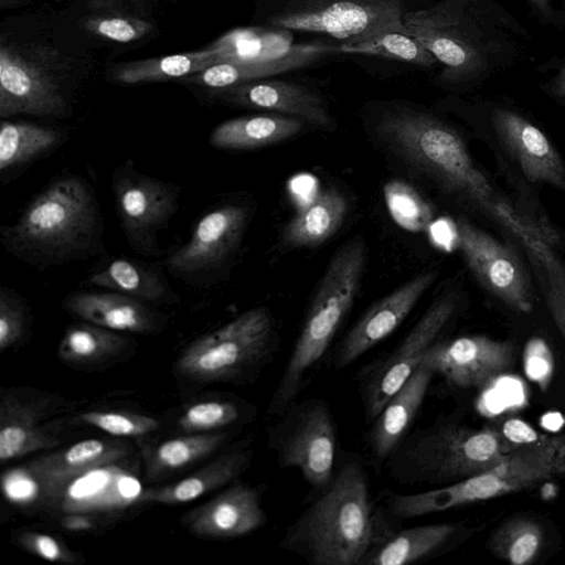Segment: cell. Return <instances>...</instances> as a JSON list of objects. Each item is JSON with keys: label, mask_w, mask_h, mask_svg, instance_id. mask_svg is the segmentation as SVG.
Here are the masks:
<instances>
[{"label": "cell", "mask_w": 565, "mask_h": 565, "mask_svg": "<svg viewBox=\"0 0 565 565\" xmlns=\"http://www.w3.org/2000/svg\"><path fill=\"white\" fill-rule=\"evenodd\" d=\"M277 349L270 311L255 307L188 345L177 361V370L195 381L243 383L257 377Z\"/></svg>", "instance_id": "7"}, {"label": "cell", "mask_w": 565, "mask_h": 565, "mask_svg": "<svg viewBox=\"0 0 565 565\" xmlns=\"http://www.w3.org/2000/svg\"><path fill=\"white\" fill-rule=\"evenodd\" d=\"M103 234L94 189L66 172L51 180L14 224L1 228V243L15 258L47 268L105 254Z\"/></svg>", "instance_id": "1"}, {"label": "cell", "mask_w": 565, "mask_h": 565, "mask_svg": "<svg viewBox=\"0 0 565 565\" xmlns=\"http://www.w3.org/2000/svg\"><path fill=\"white\" fill-rule=\"evenodd\" d=\"M62 142V132L53 128L3 120L0 127L1 174L25 167L50 153Z\"/></svg>", "instance_id": "29"}, {"label": "cell", "mask_w": 565, "mask_h": 565, "mask_svg": "<svg viewBox=\"0 0 565 565\" xmlns=\"http://www.w3.org/2000/svg\"><path fill=\"white\" fill-rule=\"evenodd\" d=\"M375 131L383 145L413 170L490 214L500 196L452 128L424 111L397 107L384 113Z\"/></svg>", "instance_id": "4"}, {"label": "cell", "mask_w": 565, "mask_h": 565, "mask_svg": "<svg viewBox=\"0 0 565 565\" xmlns=\"http://www.w3.org/2000/svg\"><path fill=\"white\" fill-rule=\"evenodd\" d=\"M495 130L529 181L565 191V164L541 129L518 116L501 113L495 118Z\"/></svg>", "instance_id": "19"}, {"label": "cell", "mask_w": 565, "mask_h": 565, "mask_svg": "<svg viewBox=\"0 0 565 565\" xmlns=\"http://www.w3.org/2000/svg\"><path fill=\"white\" fill-rule=\"evenodd\" d=\"M340 53L383 56L418 66H430L436 58L414 36L404 31H390L359 43H341Z\"/></svg>", "instance_id": "34"}, {"label": "cell", "mask_w": 565, "mask_h": 565, "mask_svg": "<svg viewBox=\"0 0 565 565\" xmlns=\"http://www.w3.org/2000/svg\"><path fill=\"white\" fill-rule=\"evenodd\" d=\"M127 339L89 322L70 326L58 345V358L70 364H92L121 352Z\"/></svg>", "instance_id": "31"}, {"label": "cell", "mask_w": 565, "mask_h": 565, "mask_svg": "<svg viewBox=\"0 0 565 565\" xmlns=\"http://www.w3.org/2000/svg\"><path fill=\"white\" fill-rule=\"evenodd\" d=\"M565 475V435L546 437L473 477L417 493H388L384 512L407 520L478 503Z\"/></svg>", "instance_id": "6"}, {"label": "cell", "mask_w": 565, "mask_h": 565, "mask_svg": "<svg viewBox=\"0 0 565 565\" xmlns=\"http://www.w3.org/2000/svg\"><path fill=\"white\" fill-rule=\"evenodd\" d=\"M267 515L258 488L235 482L224 491L192 510L182 523L195 535L210 539H233L265 525Z\"/></svg>", "instance_id": "17"}, {"label": "cell", "mask_w": 565, "mask_h": 565, "mask_svg": "<svg viewBox=\"0 0 565 565\" xmlns=\"http://www.w3.org/2000/svg\"><path fill=\"white\" fill-rule=\"evenodd\" d=\"M499 429L509 443L518 447L532 446L547 437L540 435L532 426L518 418L505 420Z\"/></svg>", "instance_id": "43"}, {"label": "cell", "mask_w": 565, "mask_h": 565, "mask_svg": "<svg viewBox=\"0 0 565 565\" xmlns=\"http://www.w3.org/2000/svg\"><path fill=\"white\" fill-rule=\"evenodd\" d=\"M286 72L288 71L285 67L278 65L216 62L184 79L188 83L218 90L252 81L269 78Z\"/></svg>", "instance_id": "35"}, {"label": "cell", "mask_w": 565, "mask_h": 565, "mask_svg": "<svg viewBox=\"0 0 565 565\" xmlns=\"http://www.w3.org/2000/svg\"><path fill=\"white\" fill-rule=\"evenodd\" d=\"M78 418L86 425L94 426L107 434L124 437H137L157 430L159 422L150 416L92 411L82 413Z\"/></svg>", "instance_id": "38"}, {"label": "cell", "mask_w": 565, "mask_h": 565, "mask_svg": "<svg viewBox=\"0 0 565 565\" xmlns=\"http://www.w3.org/2000/svg\"><path fill=\"white\" fill-rule=\"evenodd\" d=\"M384 195L392 217L402 227L418 232L429 226L433 211L412 186L392 180L386 183Z\"/></svg>", "instance_id": "36"}, {"label": "cell", "mask_w": 565, "mask_h": 565, "mask_svg": "<svg viewBox=\"0 0 565 565\" xmlns=\"http://www.w3.org/2000/svg\"><path fill=\"white\" fill-rule=\"evenodd\" d=\"M515 360L511 341L486 335L440 340L425 354L423 362L459 388H478L508 372Z\"/></svg>", "instance_id": "14"}, {"label": "cell", "mask_w": 565, "mask_h": 565, "mask_svg": "<svg viewBox=\"0 0 565 565\" xmlns=\"http://www.w3.org/2000/svg\"><path fill=\"white\" fill-rule=\"evenodd\" d=\"M19 541L25 550L51 562L71 564L76 559V556L66 546L47 534L25 532L19 537Z\"/></svg>", "instance_id": "42"}, {"label": "cell", "mask_w": 565, "mask_h": 565, "mask_svg": "<svg viewBox=\"0 0 565 565\" xmlns=\"http://www.w3.org/2000/svg\"><path fill=\"white\" fill-rule=\"evenodd\" d=\"M35 402L13 394L3 396L0 405V459L2 462L50 449L61 439L44 427V408Z\"/></svg>", "instance_id": "23"}, {"label": "cell", "mask_w": 565, "mask_h": 565, "mask_svg": "<svg viewBox=\"0 0 565 565\" xmlns=\"http://www.w3.org/2000/svg\"><path fill=\"white\" fill-rule=\"evenodd\" d=\"M402 0H291L271 17L273 28L328 34L342 43L390 31L407 32Z\"/></svg>", "instance_id": "10"}, {"label": "cell", "mask_w": 565, "mask_h": 565, "mask_svg": "<svg viewBox=\"0 0 565 565\" xmlns=\"http://www.w3.org/2000/svg\"><path fill=\"white\" fill-rule=\"evenodd\" d=\"M63 308L83 321L114 331L149 334L160 331L167 321L164 315L146 302L116 291L72 292Z\"/></svg>", "instance_id": "20"}, {"label": "cell", "mask_w": 565, "mask_h": 565, "mask_svg": "<svg viewBox=\"0 0 565 565\" xmlns=\"http://www.w3.org/2000/svg\"><path fill=\"white\" fill-rule=\"evenodd\" d=\"M348 207L342 192L326 189L286 224L281 243L289 248L315 247L324 243L341 227Z\"/></svg>", "instance_id": "28"}, {"label": "cell", "mask_w": 565, "mask_h": 565, "mask_svg": "<svg viewBox=\"0 0 565 565\" xmlns=\"http://www.w3.org/2000/svg\"><path fill=\"white\" fill-rule=\"evenodd\" d=\"M61 524L71 532L89 531L94 527L93 519L79 512H70L61 520Z\"/></svg>", "instance_id": "45"}, {"label": "cell", "mask_w": 565, "mask_h": 565, "mask_svg": "<svg viewBox=\"0 0 565 565\" xmlns=\"http://www.w3.org/2000/svg\"><path fill=\"white\" fill-rule=\"evenodd\" d=\"M434 375L430 367L420 363L371 423L367 446L374 459L387 460L404 440L423 405Z\"/></svg>", "instance_id": "22"}, {"label": "cell", "mask_w": 565, "mask_h": 565, "mask_svg": "<svg viewBox=\"0 0 565 565\" xmlns=\"http://www.w3.org/2000/svg\"><path fill=\"white\" fill-rule=\"evenodd\" d=\"M29 308L13 290L0 288V351L15 345L25 334Z\"/></svg>", "instance_id": "39"}, {"label": "cell", "mask_w": 565, "mask_h": 565, "mask_svg": "<svg viewBox=\"0 0 565 565\" xmlns=\"http://www.w3.org/2000/svg\"><path fill=\"white\" fill-rule=\"evenodd\" d=\"M544 534L539 522L519 516L502 523L491 536L493 555L511 565H526L539 555Z\"/></svg>", "instance_id": "33"}, {"label": "cell", "mask_w": 565, "mask_h": 565, "mask_svg": "<svg viewBox=\"0 0 565 565\" xmlns=\"http://www.w3.org/2000/svg\"><path fill=\"white\" fill-rule=\"evenodd\" d=\"M242 417V407L228 401H207L186 408L178 420L188 433H210L232 425Z\"/></svg>", "instance_id": "37"}, {"label": "cell", "mask_w": 565, "mask_h": 565, "mask_svg": "<svg viewBox=\"0 0 565 565\" xmlns=\"http://www.w3.org/2000/svg\"><path fill=\"white\" fill-rule=\"evenodd\" d=\"M218 96L235 106L294 117L321 129L334 124L324 98L294 82L263 78L218 89Z\"/></svg>", "instance_id": "18"}, {"label": "cell", "mask_w": 565, "mask_h": 565, "mask_svg": "<svg viewBox=\"0 0 565 565\" xmlns=\"http://www.w3.org/2000/svg\"><path fill=\"white\" fill-rule=\"evenodd\" d=\"M436 278V270L420 273L372 305L335 349L333 367L342 370L351 365L395 331Z\"/></svg>", "instance_id": "15"}, {"label": "cell", "mask_w": 565, "mask_h": 565, "mask_svg": "<svg viewBox=\"0 0 565 565\" xmlns=\"http://www.w3.org/2000/svg\"><path fill=\"white\" fill-rule=\"evenodd\" d=\"M127 454L120 443L85 439L29 462L25 470L43 492L53 495L79 476L113 465Z\"/></svg>", "instance_id": "21"}, {"label": "cell", "mask_w": 565, "mask_h": 565, "mask_svg": "<svg viewBox=\"0 0 565 565\" xmlns=\"http://www.w3.org/2000/svg\"><path fill=\"white\" fill-rule=\"evenodd\" d=\"M370 494L363 463L345 461L331 484L288 525L279 546L312 565H362L391 526Z\"/></svg>", "instance_id": "2"}, {"label": "cell", "mask_w": 565, "mask_h": 565, "mask_svg": "<svg viewBox=\"0 0 565 565\" xmlns=\"http://www.w3.org/2000/svg\"><path fill=\"white\" fill-rule=\"evenodd\" d=\"M247 220L246 207L235 204L205 213L196 222L188 243L167 259L170 273L194 282L221 269L238 249Z\"/></svg>", "instance_id": "13"}, {"label": "cell", "mask_w": 565, "mask_h": 565, "mask_svg": "<svg viewBox=\"0 0 565 565\" xmlns=\"http://www.w3.org/2000/svg\"><path fill=\"white\" fill-rule=\"evenodd\" d=\"M522 448L499 428L436 420L404 438L387 460L391 476L401 483L440 487L484 472Z\"/></svg>", "instance_id": "5"}, {"label": "cell", "mask_w": 565, "mask_h": 565, "mask_svg": "<svg viewBox=\"0 0 565 565\" xmlns=\"http://www.w3.org/2000/svg\"><path fill=\"white\" fill-rule=\"evenodd\" d=\"M66 100L55 82L13 49L0 47V116H62Z\"/></svg>", "instance_id": "16"}, {"label": "cell", "mask_w": 565, "mask_h": 565, "mask_svg": "<svg viewBox=\"0 0 565 565\" xmlns=\"http://www.w3.org/2000/svg\"><path fill=\"white\" fill-rule=\"evenodd\" d=\"M217 51L211 44L201 51L129 62L116 68L115 79L124 84L186 78L216 63Z\"/></svg>", "instance_id": "30"}, {"label": "cell", "mask_w": 565, "mask_h": 565, "mask_svg": "<svg viewBox=\"0 0 565 565\" xmlns=\"http://www.w3.org/2000/svg\"><path fill=\"white\" fill-rule=\"evenodd\" d=\"M458 306L457 292L440 295L390 353L360 370L358 386L366 424L375 419L390 397L417 370L429 349L441 340Z\"/></svg>", "instance_id": "9"}, {"label": "cell", "mask_w": 565, "mask_h": 565, "mask_svg": "<svg viewBox=\"0 0 565 565\" xmlns=\"http://www.w3.org/2000/svg\"><path fill=\"white\" fill-rule=\"evenodd\" d=\"M459 531L457 523H435L394 530L391 526L362 565H407L435 555Z\"/></svg>", "instance_id": "25"}, {"label": "cell", "mask_w": 565, "mask_h": 565, "mask_svg": "<svg viewBox=\"0 0 565 565\" xmlns=\"http://www.w3.org/2000/svg\"><path fill=\"white\" fill-rule=\"evenodd\" d=\"M544 298L552 319L565 339V289L546 277Z\"/></svg>", "instance_id": "44"}, {"label": "cell", "mask_w": 565, "mask_h": 565, "mask_svg": "<svg viewBox=\"0 0 565 565\" xmlns=\"http://www.w3.org/2000/svg\"><path fill=\"white\" fill-rule=\"evenodd\" d=\"M111 190L129 246L143 256H158V234L179 210L181 188L143 174L125 162L113 172Z\"/></svg>", "instance_id": "11"}, {"label": "cell", "mask_w": 565, "mask_h": 565, "mask_svg": "<svg viewBox=\"0 0 565 565\" xmlns=\"http://www.w3.org/2000/svg\"><path fill=\"white\" fill-rule=\"evenodd\" d=\"M303 121L279 114H262L228 119L210 135V143L224 150H249L275 145L298 135Z\"/></svg>", "instance_id": "26"}, {"label": "cell", "mask_w": 565, "mask_h": 565, "mask_svg": "<svg viewBox=\"0 0 565 565\" xmlns=\"http://www.w3.org/2000/svg\"><path fill=\"white\" fill-rule=\"evenodd\" d=\"M457 239L466 264L482 287L518 312L533 310L530 276L510 246L465 218L457 222Z\"/></svg>", "instance_id": "12"}, {"label": "cell", "mask_w": 565, "mask_h": 565, "mask_svg": "<svg viewBox=\"0 0 565 565\" xmlns=\"http://www.w3.org/2000/svg\"><path fill=\"white\" fill-rule=\"evenodd\" d=\"M224 440V434L212 431L164 440L148 459L147 477L154 479L183 469L213 454Z\"/></svg>", "instance_id": "32"}, {"label": "cell", "mask_w": 565, "mask_h": 565, "mask_svg": "<svg viewBox=\"0 0 565 565\" xmlns=\"http://www.w3.org/2000/svg\"><path fill=\"white\" fill-rule=\"evenodd\" d=\"M366 254L364 238L356 235L331 257L267 405L266 416L282 414L311 381L354 303L365 269Z\"/></svg>", "instance_id": "3"}, {"label": "cell", "mask_w": 565, "mask_h": 565, "mask_svg": "<svg viewBox=\"0 0 565 565\" xmlns=\"http://www.w3.org/2000/svg\"><path fill=\"white\" fill-rule=\"evenodd\" d=\"M88 284L116 291L142 302H171L177 296L160 268L126 257L114 258L92 273Z\"/></svg>", "instance_id": "27"}, {"label": "cell", "mask_w": 565, "mask_h": 565, "mask_svg": "<svg viewBox=\"0 0 565 565\" xmlns=\"http://www.w3.org/2000/svg\"><path fill=\"white\" fill-rule=\"evenodd\" d=\"M268 446L279 467L298 469L316 495L331 484L337 427L323 398L292 403L268 430Z\"/></svg>", "instance_id": "8"}, {"label": "cell", "mask_w": 565, "mask_h": 565, "mask_svg": "<svg viewBox=\"0 0 565 565\" xmlns=\"http://www.w3.org/2000/svg\"><path fill=\"white\" fill-rule=\"evenodd\" d=\"M253 459V449H236L217 457L192 475L170 484L148 488L137 501L158 504H180L195 500L233 482L244 473Z\"/></svg>", "instance_id": "24"}, {"label": "cell", "mask_w": 565, "mask_h": 565, "mask_svg": "<svg viewBox=\"0 0 565 565\" xmlns=\"http://www.w3.org/2000/svg\"><path fill=\"white\" fill-rule=\"evenodd\" d=\"M524 366L526 375L543 388L548 385L553 373L552 352L544 340L531 339L524 350Z\"/></svg>", "instance_id": "41"}, {"label": "cell", "mask_w": 565, "mask_h": 565, "mask_svg": "<svg viewBox=\"0 0 565 565\" xmlns=\"http://www.w3.org/2000/svg\"><path fill=\"white\" fill-rule=\"evenodd\" d=\"M86 28L108 40L128 43L145 36L152 25L146 21L124 17H98L87 21Z\"/></svg>", "instance_id": "40"}]
</instances>
